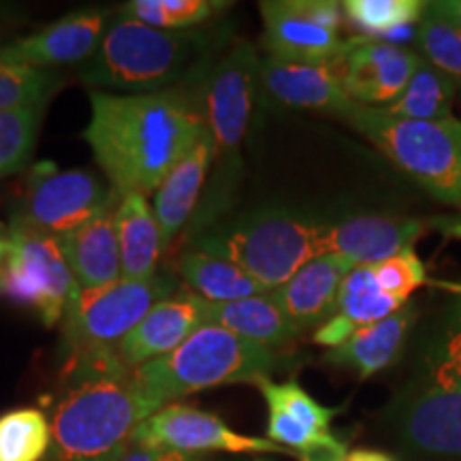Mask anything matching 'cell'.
<instances>
[{"label":"cell","mask_w":461,"mask_h":461,"mask_svg":"<svg viewBox=\"0 0 461 461\" xmlns=\"http://www.w3.org/2000/svg\"><path fill=\"white\" fill-rule=\"evenodd\" d=\"M261 58L250 43H235L218 58L201 82L199 112L214 146V165H230L240 158L241 143L250 126Z\"/></svg>","instance_id":"10"},{"label":"cell","mask_w":461,"mask_h":461,"mask_svg":"<svg viewBox=\"0 0 461 461\" xmlns=\"http://www.w3.org/2000/svg\"><path fill=\"white\" fill-rule=\"evenodd\" d=\"M67 387L51 406V447L45 461H115L154 414L112 353L68 357Z\"/></svg>","instance_id":"2"},{"label":"cell","mask_w":461,"mask_h":461,"mask_svg":"<svg viewBox=\"0 0 461 461\" xmlns=\"http://www.w3.org/2000/svg\"><path fill=\"white\" fill-rule=\"evenodd\" d=\"M207 322L238 333L240 338L280 353L299 338V331L278 308L269 293L240 302L210 303Z\"/></svg>","instance_id":"24"},{"label":"cell","mask_w":461,"mask_h":461,"mask_svg":"<svg viewBox=\"0 0 461 461\" xmlns=\"http://www.w3.org/2000/svg\"><path fill=\"white\" fill-rule=\"evenodd\" d=\"M60 86V75L54 71L15 65L0 58V112L24 107L48 109Z\"/></svg>","instance_id":"32"},{"label":"cell","mask_w":461,"mask_h":461,"mask_svg":"<svg viewBox=\"0 0 461 461\" xmlns=\"http://www.w3.org/2000/svg\"><path fill=\"white\" fill-rule=\"evenodd\" d=\"M457 82L448 77L428 60L420 58L417 71L411 77L400 99L387 107H380L395 118L420 120V122H440L453 118L451 107L457 92Z\"/></svg>","instance_id":"26"},{"label":"cell","mask_w":461,"mask_h":461,"mask_svg":"<svg viewBox=\"0 0 461 461\" xmlns=\"http://www.w3.org/2000/svg\"><path fill=\"white\" fill-rule=\"evenodd\" d=\"M43 113L37 107L0 112V177L24 171L31 163Z\"/></svg>","instance_id":"34"},{"label":"cell","mask_w":461,"mask_h":461,"mask_svg":"<svg viewBox=\"0 0 461 461\" xmlns=\"http://www.w3.org/2000/svg\"><path fill=\"white\" fill-rule=\"evenodd\" d=\"M112 14L103 9H77L26 37L0 48L3 60L51 71L56 67H84L99 50Z\"/></svg>","instance_id":"15"},{"label":"cell","mask_w":461,"mask_h":461,"mask_svg":"<svg viewBox=\"0 0 461 461\" xmlns=\"http://www.w3.org/2000/svg\"><path fill=\"white\" fill-rule=\"evenodd\" d=\"M5 252H7V233H3V230H0V263H3Z\"/></svg>","instance_id":"42"},{"label":"cell","mask_w":461,"mask_h":461,"mask_svg":"<svg viewBox=\"0 0 461 461\" xmlns=\"http://www.w3.org/2000/svg\"><path fill=\"white\" fill-rule=\"evenodd\" d=\"M299 461H344V455L321 453V455H310V457H299Z\"/></svg>","instance_id":"41"},{"label":"cell","mask_w":461,"mask_h":461,"mask_svg":"<svg viewBox=\"0 0 461 461\" xmlns=\"http://www.w3.org/2000/svg\"><path fill=\"white\" fill-rule=\"evenodd\" d=\"M389 420L408 461H461V387L445 353L395 397Z\"/></svg>","instance_id":"7"},{"label":"cell","mask_w":461,"mask_h":461,"mask_svg":"<svg viewBox=\"0 0 461 461\" xmlns=\"http://www.w3.org/2000/svg\"><path fill=\"white\" fill-rule=\"evenodd\" d=\"M212 165H214V146L205 131L194 148L173 167L169 176L154 190L152 207L160 233H163L165 250L194 216Z\"/></svg>","instance_id":"20"},{"label":"cell","mask_w":461,"mask_h":461,"mask_svg":"<svg viewBox=\"0 0 461 461\" xmlns=\"http://www.w3.org/2000/svg\"><path fill=\"white\" fill-rule=\"evenodd\" d=\"M359 135L431 197L461 214V122L395 118L380 107L353 105L342 115Z\"/></svg>","instance_id":"6"},{"label":"cell","mask_w":461,"mask_h":461,"mask_svg":"<svg viewBox=\"0 0 461 461\" xmlns=\"http://www.w3.org/2000/svg\"><path fill=\"white\" fill-rule=\"evenodd\" d=\"M77 288L58 238L11 222L7 252L0 263V295L37 310L43 325L54 327L65 319Z\"/></svg>","instance_id":"9"},{"label":"cell","mask_w":461,"mask_h":461,"mask_svg":"<svg viewBox=\"0 0 461 461\" xmlns=\"http://www.w3.org/2000/svg\"><path fill=\"white\" fill-rule=\"evenodd\" d=\"M82 137L120 197L152 194L205 132L197 101L176 90L113 95L90 90Z\"/></svg>","instance_id":"1"},{"label":"cell","mask_w":461,"mask_h":461,"mask_svg":"<svg viewBox=\"0 0 461 461\" xmlns=\"http://www.w3.org/2000/svg\"><path fill=\"white\" fill-rule=\"evenodd\" d=\"M177 272L188 291H193L207 303L240 302V299L267 293L240 265L194 246L180 255Z\"/></svg>","instance_id":"25"},{"label":"cell","mask_w":461,"mask_h":461,"mask_svg":"<svg viewBox=\"0 0 461 461\" xmlns=\"http://www.w3.org/2000/svg\"><path fill=\"white\" fill-rule=\"evenodd\" d=\"M423 60L461 86V28L428 3L414 37Z\"/></svg>","instance_id":"31"},{"label":"cell","mask_w":461,"mask_h":461,"mask_svg":"<svg viewBox=\"0 0 461 461\" xmlns=\"http://www.w3.org/2000/svg\"><path fill=\"white\" fill-rule=\"evenodd\" d=\"M205 455H188L180 451H171V448L146 447V445H132L120 455L115 461H205Z\"/></svg>","instance_id":"36"},{"label":"cell","mask_w":461,"mask_h":461,"mask_svg":"<svg viewBox=\"0 0 461 461\" xmlns=\"http://www.w3.org/2000/svg\"><path fill=\"white\" fill-rule=\"evenodd\" d=\"M280 355L222 327H201L169 355L131 372V380L152 411L177 403L199 391L224 384H257L272 378Z\"/></svg>","instance_id":"4"},{"label":"cell","mask_w":461,"mask_h":461,"mask_svg":"<svg viewBox=\"0 0 461 461\" xmlns=\"http://www.w3.org/2000/svg\"><path fill=\"white\" fill-rule=\"evenodd\" d=\"M51 447L50 417L39 408L0 414V461H45Z\"/></svg>","instance_id":"29"},{"label":"cell","mask_w":461,"mask_h":461,"mask_svg":"<svg viewBox=\"0 0 461 461\" xmlns=\"http://www.w3.org/2000/svg\"><path fill=\"white\" fill-rule=\"evenodd\" d=\"M224 43L221 28L160 31L115 14L99 50L79 68L92 90L113 95H152L193 77Z\"/></svg>","instance_id":"3"},{"label":"cell","mask_w":461,"mask_h":461,"mask_svg":"<svg viewBox=\"0 0 461 461\" xmlns=\"http://www.w3.org/2000/svg\"><path fill=\"white\" fill-rule=\"evenodd\" d=\"M370 272L376 280V285L383 288L391 297L400 299V302H411L412 293L428 282V272H425V263L420 261L414 248L403 250L400 255L370 265Z\"/></svg>","instance_id":"35"},{"label":"cell","mask_w":461,"mask_h":461,"mask_svg":"<svg viewBox=\"0 0 461 461\" xmlns=\"http://www.w3.org/2000/svg\"><path fill=\"white\" fill-rule=\"evenodd\" d=\"M230 3L218 0H131L115 14L160 31H193L227 11Z\"/></svg>","instance_id":"28"},{"label":"cell","mask_w":461,"mask_h":461,"mask_svg":"<svg viewBox=\"0 0 461 461\" xmlns=\"http://www.w3.org/2000/svg\"><path fill=\"white\" fill-rule=\"evenodd\" d=\"M438 14H442L453 24H457L461 28V0H445V3H431Z\"/></svg>","instance_id":"40"},{"label":"cell","mask_w":461,"mask_h":461,"mask_svg":"<svg viewBox=\"0 0 461 461\" xmlns=\"http://www.w3.org/2000/svg\"><path fill=\"white\" fill-rule=\"evenodd\" d=\"M207 312L210 303L188 288H177L171 297L154 305L140 325L115 346V355L129 372L157 361L207 325Z\"/></svg>","instance_id":"16"},{"label":"cell","mask_w":461,"mask_h":461,"mask_svg":"<svg viewBox=\"0 0 461 461\" xmlns=\"http://www.w3.org/2000/svg\"><path fill=\"white\" fill-rule=\"evenodd\" d=\"M255 387L261 391L267 408L285 412L286 417L297 420L303 428L316 431V434H333L331 420L339 414V408L322 406L295 378L285 380V383H274L272 378H263L258 380Z\"/></svg>","instance_id":"33"},{"label":"cell","mask_w":461,"mask_h":461,"mask_svg":"<svg viewBox=\"0 0 461 461\" xmlns=\"http://www.w3.org/2000/svg\"><path fill=\"white\" fill-rule=\"evenodd\" d=\"M344 90L355 105L387 107L400 99L420 56L408 48L361 34L346 39L336 56Z\"/></svg>","instance_id":"14"},{"label":"cell","mask_w":461,"mask_h":461,"mask_svg":"<svg viewBox=\"0 0 461 461\" xmlns=\"http://www.w3.org/2000/svg\"><path fill=\"white\" fill-rule=\"evenodd\" d=\"M429 229L438 230V233H442V235H445V238L461 240V214L431 218Z\"/></svg>","instance_id":"38"},{"label":"cell","mask_w":461,"mask_h":461,"mask_svg":"<svg viewBox=\"0 0 461 461\" xmlns=\"http://www.w3.org/2000/svg\"><path fill=\"white\" fill-rule=\"evenodd\" d=\"M428 3L420 0H346L344 15L366 37L384 39L400 28L417 26Z\"/></svg>","instance_id":"30"},{"label":"cell","mask_w":461,"mask_h":461,"mask_svg":"<svg viewBox=\"0 0 461 461\" xmlns=\"http://www.w3.org/2000/svg\"><path fill=\"white\" fill-rule=\"evenodd\" d=\"M176 291V282L160 274L149 280L120 278L95 291L77 288L62 319L67 355L112 353L154 305Z\"/></svg>","instance_id":"8"},{"label":"cell","mask_w":461,"mask_h":461,"mask_svg":"<svg viewBox=\"0 0 461 461\" xmlns=\"http://www.w3.org/2000/svg\"><path fill=\"white\" fill-rule=\"evenodd\" d=\"M457 291H461V286H457Z\"/></svg>","instance_id":"44"},{"label":"cell","mask_w":461,"mask_h":461,"mask_svg":"<svg viewBox=\"0 0 461 461\" xmlns=\"http://www.w3.org/2000/svg\"><path fill=\"white\" fill-rule=\"evenodd\" d=\"M257 461H267V459H257Z\"/></svg>","instance_id":"43"},{"label":"cell","mask_w":461,"mask_h":461,"mask_svg":"<svg viewBox=\"0 0 461 461\" xmlns=\"http://www.w3.org/2000/svg\"><path fill=\"white\" fill-rule=\"evenodd\" d=\"M357 265L342 255L316 257L286 285L269 293L299 331L321 327L336 312L339 288Z\"/></svg>","instance_id":"19"},{"label":"cell","mask_w":461,"mask_h":461,"mask_svg":"<svg viewBox=\"0 0 461 461\" xmlns=\"http://www.w3.org/2000/svg\"><path fill=\"white\" fill-rule=\"evenodd\" d=\"M417 308L408 302L387 319L361 327L344 344L327 350L325 361L367 380L393 366L402 355L408 333L417 321Z\"/></svg>","instance_id":"21"},{"label":"cell","mask_w":461,"mask_h":461,"mask_svg":"<svg viewBox=\"0 0 461 461\" xmlns=\"http://www.w3.org/2000/svg\"><path fill=\"white\" fill-rule=\"evenodd\" d=\"M135 445L171 448L188 455L233 453V455H293L269 438L246 436L229 428L214 412L188 403H169L141 420L132 436Z\"/></svg>","instance_id":"12"},{"label":"cell","mask_w":461,"mask_h":461,"mask_svg":"<svg viewBox=\"0 0 461 461\" xmlns=\"http://www.w3.org/2000/svg\"><path fill=\"white\" fill-rule=\"evenodd\" d=\"M344 461H397L391 453L378 448H353L344 455Z\"/></svg>","instance_id":"39"},{"label":"cell","mask_w":461,"mask_h":461,"mask_svg":"<svg viewBox=\"0 0 461 461\" xmlns=\"http://www.w3.org/2000/svg\"><path fill=\"white\" fill-rule=\"evenodd\" d=\"M118 203L120 194L105 177L88 169L62 171L45 163L34 167L28 176L20 212L14 221L60 238Z\"/></svg>","instance_id":"11"},{"label":"cell","mask_w":461,"mask_h":461,"mask_svg":"<svg viewBox=\"0 0 461 461\" xmlns=\"http://www.w3.org/2000/svg\"><path fill=\"white\" fill-rule=\"evenodd\" d=\"M403 305L406 303L387 295L376 285L370 272V265H359L342 282L336 312L331 316H339V319L350 322L355 330H361V327L372 325V322H378L395 314Z\"/></svg>","instance_id":"27"},{"label":"cell","mask_w":461,"mask_h":461,"mask_svg":"<svg viewBox=\"0 0 461 461\" xmlns=\"http://www.w3.org/2000/svg\"><path fill=\"white\" fill-rule=\"evenodd\" d=\"M115 230H118L122 278H154L163 255V233L157 214L146 194H124L115 207Z\"/></svg>","instance_id":"23"},{"label":"cell","mask_w":461,"mask_h":461,"mask_svg":"<svg viewBox=\"0 0 461 461\" xmlns=\"http://www.w3.org/2000/svg\"><path fill=\"white\" fill-rule=\"evenodd\" d=\"M442 353H445L448 363H451L455 376H457L459 387H461V327H459V330H455L451 336L447 338Z\"/></svg>","instance_id":"37"},{"label":"cell","mask_w":461,"mask_h":461,"mask_svg":"<svg viewBox=\"0 0 461 461\" xmlns=\"http://www.w3.org/2000/svg\"><path fill=\"white\" fill-rule=\"evenodd\" d=\"M258 84L269 99L285 107L342 115L355 105L346 95L336 58L322 62H293L265 56Z\"/></svg>","instance_id":"17"},{"label":"cell","mask_w":461,"mask_h":461,"mask_svg":"<svg viewBox=\"0 0 461 461\" xmlns=\"http://www.w3.org/2000/svg\"><path fill=\"white\" fill-rule=\"evenodd\" d=\"M429 221L406 216L357 214L330 222L327 252L350 258L359 265H376L380 261L411 250L428 233Z\"/></svg>","instance_id":"18"},{"label":"cell","mask_w":461,"mask_h":461,"mask_svg":"<svg viewBox=\"0 0 461 461\" xmlns=\"http://www.w3.org/2000/svg\"><path fill=\"white\" fill-rule=\"evenodd\" d=\"M115 207L58 238L73 278L84 291L109 286L122 278Z\"/></svg>","instance_id":"22"},{"label":"cell","mask_w":461,"mask_h":461,"mask_svg":"<svg viewBox=\"0 0 461 461\" xmlns=\"http://www.w3.org/2000/svg\"><path fill=\"white\" fill-rule=\"evenodd\" d=\"M267 56L293 62L331 60L342 50V5L333 0H267L258 3Z\"/></svg>","instance_id":"13"},{"label":"cell","mask_w":461,"mask_h":461,"mask_svg":"<svg viewBox=\"0 0 461 461\" xmlns=\"http://www.w3.org/2000/svg\"><path fill=\"white\" fill-rule=\"evenodd\" d=\"M330 222L267 207L201 235L197 246L240 265L272 293L312 258L327 252Z\"/></svg>","instance_id":"5"}]
</instances>
